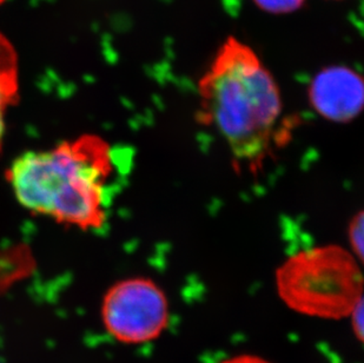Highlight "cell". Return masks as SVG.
Returning <instances> with one entry per match:
<instances>
[{"label": "cell", "mask_w": 364, "mask_h": 363, "mask_svg": "<svg viewBox=\"0 0 364 363\" xmlns=\"http://www.w3.org/2000/svg\"><path fill=\"white\" fill-rule=\"evenodd\" d=\"M122 149L86 135L21 154L7 172L18 202L33 213L82 230L103 228L127 172Z\"/></svg>", "instance_id": "obj_1"}, {"label": "cell", "mask_w": 364, "mask_h": 363, "mask_svg": "<svg viewBox=\"0 0 364 363\" xmlns=\"http://www.w3.org/2000/svg\"><path fill=\"white\" fill-rule=\"evenodd\" d=\"M198 120L255 168L272 149L282 116L279 84L254 48L236 37L220 45L198 82Z\"/></svg>", "instance_id": "obj_2"}, {"label": "cell", "mask_w": 364, "mask_h": 363, "mask_svg": "<svg viewBox=\"0 0 364 363\" xmlns=\"http://www.w3.org/2000/svg\"><path fill=\"white\" fill-rule=\"evenodd\" d=\"M279 298L303 315L324 320L350 316L364 294L356 258L338 246L299 251L276 273Z\"/></svg>", "instance_id": "obj_3"}, {"label": "cell", "mask_w": 364, "mask_h": 363, "mask_svg": "<svg viewBox=\"0 0 364 363\" xmlns=\"http://www.w3.org/2000/svg\"><path fill=\"white\" fill-rule=\"evenodd\" d=\"M102 317L109 334L119 342H150L168 326V300L151 280L127 278L107 291Z\"/></svg>", "instance_id": "obj_4"}, {"label": "cell", "mask_w": 364, "mask_h": 363, "mask_svg": "<svg viewBox=\"0 0 364 363\" xmlns=\"http://www.w3.org/2000/svg\"><path fill=\"white\" fill-rule=\"evenodd\" d=\"M309 102L320 116L347 123L364 109V78L347 66H329L314 77Z\"/></svg>", "instance_id": "obj_5"}, {"label": "cell", "mask_w": 364, "mask_h": 363, "mask_svg": "<svg viewBox=\"0 0 364 363\" xmlns=\"http://www.w3.org/2000/svg\"><path fill=\"white\" fill-rule=\"evenodd\" d=\"M18 60L14 46L0 33V147L5 134L7 109L18 98Z\"/></svg>", "instance_id": "obj_6"}, {"label": "cell", "mask_w": 364, "mask_h": 363, "mask_svg": "<svg viewBox=\"0 0 364 363\" xmlns=\"http://www.w3.org/2000/svg\"><path fill=\"white\" fill-rule=\"evenodd\" d=\"M259 10L272 14H289L299 11L306 0H252Z\"/></svg>", "instance_id": "obj_7"}, {"label": "cell", "mask_w": 364, "mask_h": 363, "mask_svg": "<svg viewBox=\"0 0 364 363\" xmlns=\"http://www.w3.org/2000/svg\"><path fill=\"white\" fill-rule=\"evenodd\" d=\"M349 241L355 255L364 264V211L358 213L351 221Z\"/></svg>", "instance_id": "obj_8"}, {"label": "cell", "mask_w": 364, "mask_h": 363, "mask_svg": "<svg viewBox=\"0 0 364 363\" xmlns=\"http://www.w3.org/2000/svg\"><path fill=\"white\" fill-rule=\"evenodd\" d=\"M353 328L355 335L362 343H364V294L358 305L355 307L354 312H351Z\"/></svg>", "instance_id": "obj_9"}, {"label": "cell", "mask_w": 364, "mask_h": 363, "mask_svg": "<svg viewBox=\"0 0 364 363\" xmlns=\"http://www.w3.org/2000/svg\"><path fill=\"white\" fill-rule=\"evenodd\" d=\"M220 363H272L270 361L265 360L263 357L252 355V354H241L236 357H229L227 360H223Z\"/></svg>", "instance_id": "obj_10"}, {"label": "cell", "mask_w": 364, "mask_h": 363, "mask_svg": "<svg viewBox=\"0 0 364 363\" xmlns=\"http://www.w3.org/2000/svg\"><path fill=\"white\" fill-rule=\"evenodd\" d=\"M0 1H3V0H0Z\"/></svg>", "instance_id": "obj_11"}]
</instances>
